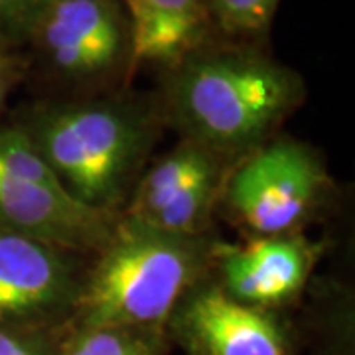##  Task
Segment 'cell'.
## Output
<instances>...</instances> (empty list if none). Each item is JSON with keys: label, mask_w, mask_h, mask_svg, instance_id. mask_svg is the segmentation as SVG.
<instances>
[{"label": "cell", "mask_w": 355, "mask_h": 355, "mask_svg": "<svg viewBox=\"0 0 355 355\" xmlns=\"http://www.w3.org/2000/svg\"><path fill=\"white\" fill-rule=\"evenodd\" d=\"M18 127L65 193L114 217L123 214L158 135L150 109L127 99L46 105Z\"/></svg>", "instance_id": "obj_2"}, {"label": "cell", "mask_w": 355, "mask_h": 355, "mask_svg": "<svg viewBox=\"0 0 355 355\" xmlns=\"http://www.w3.org/2000/svg\"><path fill=\"white\" fill-rule=\"evenodd\" d=\"M316 261L318 247L298 231L243 243L214 241L209 268L217 270L216 284L229 298L275 312L304 291Z\"/></svg>", "instance_id": "obj_8"}, {"label": "cell", "mask_w": 355, "mask_h": 355, "mask_svg": "<svg viewBox=\"0 0 355 355\" xmlns=\"http://www.w3.org/2000/svg\"><path fill=\"white\" fill-rule=\"evenodd\" d=\"M209 4L219 26L237 34L263 30L275 12L277 0H211Z\"/></svg>", "instance_id": "obj_14"}, {"label": "cell", "mask_w": 355, "mask_h": 355, "mask_svg": "<svg viewBox=\"0 0 355 355\" xmlns=\"http://www.w3.org/2000/svg\"><path fill=\"white\" fill-rule=\"evenodd\" d=\"M83 275L77 253L0 227V328H65Z\"/></svg>", "instance_id": "obj_6"}, {"label": "cell", "mask_w": 355, "mask_h": 355, "mask_svg": "<svg viewBox=\"0 0 355 355\" xmlns=\"http://www.w3.org/2000/svg\"><path fill=\"white\" fill-rule=\"evenodd\" d=\"M14 81H16V62L6 51H0V111L6 103Z\"/></svg>", "instance_id": "obj_16"}, {"label": "cell", "mask_w": 355, "mask_h": 355, "mask_svg": "<svg viewBox=\"0 0 355 355\" xmlns=\"http://www.w3.org/2000/svg\"><path fill=\"white\" fill-rule=\"evenodd\" d=\"M166 326L65 328L55 355H166Z\"/></svg>", "instance_id": "obj_12"}, {"label": "cell", "mask_w": 355, "mask_h": 355, "mask_svg": "<svg viewBox=\"0 0 355 355\" xmlns=\"http://www.w3.org/2000/svg\"><path fill=\"white\" fill-rule=\"evenodd\" d=\"M51 0H0V51L4 46L32 40Z\"/></svg>", "instance_id": "obj_13"}, {"label": "cell", "mask_w": 355, "mask_h": 355, "mask_svg": "<svg viewBox=\"0 0 355 355\" xmlns=\"http://www.w3.org/2000/svg\"><path fill=\"white\" fill-rule=\"evenodd\" d=\"M166 330L188 355H292L288 334L272 310L241 304L211 280L188 291Z\"/></svg>", "instance_id": "obj_7"}, {"label": "cell", "mask_w": 355, "mask_h": 355, "mask_svg": "<svg viewBox=\"0 0 355 355\" xmlns=\"http://www.w3.org/2000/svg\"><path fill=\"white\" fill-rule=\"evenodd\" d=\"M130 60L176 67L200 48L209 10L205 0H137L128 10Z\"/></svg>", "instance_id": "obj_10"}, {"label": "cell", "mask_w": 355, "mask_h": 355, "mask_svg": "<svg viewBox=\"0 0 355 355\" xmlns=\"http://www.w3.org/2000/svg\"><path fill=\"white\" fill-rule=\"evenodd\" d=\"M135 2H137V0H125V4H127V10H130V8L135 6Z\"/></svg>", "instance_id": "obj_17"}, {"label": "cell", "mask_w": 355, "mask_h": 355, "mask_svg": "<svg viewBox=\"0 0 355 355\" xmlns=\"http://www.w3.org/2000/svg\"><path fill=\"white\" fill-rule=\"evenodd\" d=\"M211 247L207 235H174L121 216L83 275L67 328L168 326L211 266Z\"/></svg>", "instance_id": "obj_3"}, {"label": "cell", "mask_w": 355, "mask_h": 355, "mask_svg": "<svg viewBox=\"0 0 355 355\" xmlns=\"http://www.w3.org/2000/svg\"><path fill=\"white\" fill-rule=\"evenodd\" d=\"M328 190L320 156L300 140L279 137L231 166L221 198L235 221L261 237L298 233Z\"/></svg>", "instance_id": "obj_5"}, {"label": "cell", "mask_w": 355, "mask_h": 355, "mask_svg": "<svg viewBox=\"0 0 355 355\" xmlns=\"http://www.w3.org/2000/svg\"><path fill=\"white\" fill-rule=\"evenodd\" d=\"M119 217L65 193L18 125L0 128V227L71 253L97 254Z\"/></svg>", "instance_id": "obj_4"}, {"label": "cell", "mask_w": 355, "mask_h": 355, "mask_svg": "<svg viewBox=\"0 0 355 355\" xmlns=\"http://www.w3.org/2000/svg\"><path fill=\"white\" fill-rule=\"evenodd\" d=\"M302 99V79L266 55L196 50L174 67L166 111L184 140L235 164L272 139Z\"/></svg>", "instance_id": "obj_1"}, {"label": "cell", "mask_w": 355, "mask_h": 355, "mask_svg": "<svg viewBox=\"0 0 355 355\" xmlns=\"http://www.w3.org/2000/svg\"><path fill=\"white\" fill-rule=\"evenodd\" d=\"M32 40L69 79L109 73L130 51V20L113 0H51Z\"/></svg>", "instance_id": "obj_9"}, {"label": "cell", "mask_w": 355, "mask_h": 355, "mask_svg": "<svg viewBox=\"0 0 355 355\" xmlns=\"http://www.w3.org/2000/svg\"><path fill=\"white\" fill-rule=\"evenodd\" d=\"M65 328H0V355H55Z\"/></svg>", "instance_id": "obj_15"}, {"label": "cell", "mask_w": 355, "mask_h": 355, "mask_svg": "<svg viewBox=\"0 0 355 355\" xmlns=\"http://www.w3.org/2000/svg\"><path fill=\"white\" fill-rule=\"evenodd\" d=\"M219 166L233 164L191 140H182L176 148L142 170L121 216L132 221L148 219L184 184Z\"/></svg>", "instance_id": "obj_11"}]
</instances>
